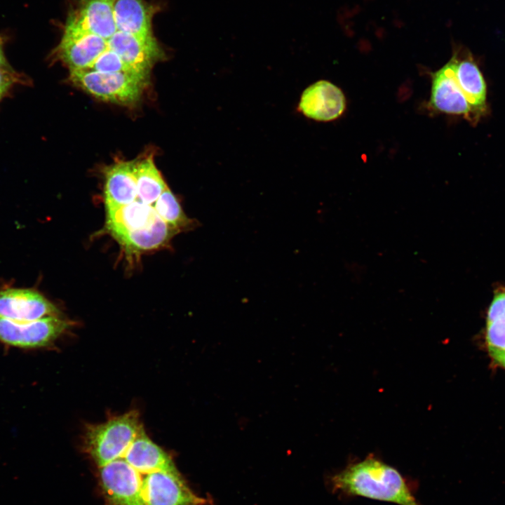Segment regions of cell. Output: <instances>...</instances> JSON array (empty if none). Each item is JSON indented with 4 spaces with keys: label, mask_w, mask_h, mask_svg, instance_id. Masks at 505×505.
<instances>
[{
    "label": "cell",
    "mask_w": 505,
    "mask_h": 505,
    "mask_svg": "<svg viewBox=\"0 0 505 505\" xmlns=\"http://www.w3.org/2000/svg\"><path fill=\"white\" fill-rule=\"evenodd\" d=\"M333 490L399 505H421L406 481L393 467L369 456L346 466L331 479Z\"/></svg>",
    "instance_id": "cell-1"
},
{
    "label": "cell",
    "mask_w": 505,
    "mask_h": 505,
    "mask_svg": "<svg viewBox=\"0 0 505 505\" xmlns=\"http://www.w3.org/2000/svg\"><path fill=\"white\" fill-rule=\"evenodd\" d=\"M142 429L139 412L129 411L104 423L88 426L84 438L86 449L101 467L123 458Z\"/></svg>",
    "instance_id": "cell-2"
},
{
    "label": "cell",
    "mask_w": 505,
    "mask_h": 505,
    "mask_svg": "<svg viewBox=\"0 0 505 505\" xmlns=\"http://www.w3.org/2000/svg\"><path fill=\"white\" fill-rule=\"evenodd\" d=\"M69 79L74 85L101 100L128 105L140 100L148 75L105 73L85 69L71 71Z\"/></svg>",
    "instance_id": "cell-3"
},
{
    "label": "cell",
    "mask_w": 505,
    "mask_h": 505,
    "mask_svg": "<svg viewBox=\"0 0 505 505\" xmlns=\"http://www.w3.org/2000/svg\"><path fill=\"white\" fill-rule=\"evenodd\" d=\"M73 325L60 316L32 321H13L0 317V342L20 349L50 346Z\"/></svg>",
    "instance_id": "cell-4"
},
{
    "label": "cell",
    "mask_w": 505,
    "mask_h": 505,
    "mask_svg": "<svg viewBox=\"0 0 505 505\" xmlns=\"http://www.w3.org/2000/svg\"><path fill=\"white\" fill-rule=\"evenodd\" d=\"M100 478L111 505H147L140 473L123 458L100 467Z\"/></svg>",
    "instance_id": "cell-5"
},
{
    "label": "cell",
    "mask_w": 505,
    "mask_h": 505,
    "mask_svg": "<svg viewBox=\"0 0 505 505\" xmlns=\"http://www.w3.org/2000/svg\"><path fill=\"white\" fill-rule=\"evenodd\" d=\"M142 493L147 505H205L206 499L196 495L177 470L155 471L142 478Z\"/></svg>",
    "instance_id": "cell-6"
},
{
    "label": "cell",
    "mask_w": 505,
    "mask_h": 505,
    "mask_svg": "<svg viewBox=\"0 0 505 505\" xmlns=\"http://www.w3.org/2000/svg\"><path fill=\"white\" fill-rule=\"evenodd\" d=\"M116 0H80L69 12L64 29L87 32L108 41L117 31Z\"/></svg>",
    "instance_id": "cell-7"
},
{
    "label": "cell",
    "mask_w": 505,
    "mask_h": 505,
    "mask_svg": "<svg viewBox=\"0 0 505 505\" xmlns=\"http://www.w3.org/2000/svg\"><path fill=\"white\" fill-rule=\"evenodd\" d=\"M50 316H60V311L39 291L11 288L0 290L1 318L24 322Z\"/></svg>",
    "instance_id": "cell-8"
},
{
    "label": "cell",
    "mask_w": 505,
    "mask_h": 505,
    "mask_svg": "<svg viewBox=\"0 0 505 505\" xmlns=\"http://www.w3.org/2000/svg\"><path fill=\"white\" fill-rule=\"evenodd\" d=\"M432 87L430 102L436 110L462 116L471 121L478 119L457 81L454 59L431 74Z\"/></svg>",
    "instance_id": "cell-9"
},
{
    "label": "cell",
    "mask_w": 505,
    "mask_h": 505,
    "mask_svg": "<svg viewBox=\"0 0 505 505\" xmlns=\"http://www.w3.org/2000/svg\"><path fill=\"white\" fill-rule=\"evenodd\" d=\"M109 48L108 41L97 35L64 29L54 55L70 72L88 69Z\"/></svg>",
    "instance_id": "cell-10"
},
{
    "label": "cell",
    "mask_w": 505,
    "mask_h": 505,
    "mask_svg": "<svg viewBox=\"0 0 505 505\" xmlns=\"http://www.w3.org/2000/svg\"><path fill=\"white\" fill-rule=\"evenodd\" d=\"M346 99L339 88L321 80L307 88L302 94L298 110L305 116L318 121H330L344 112Z\"/></svg>",
    "instance_id": "cell-11"
},
{
    "label": "cell",
    "mask_w": 505,
    "mask_h": 505,
    "mask_svg": "<svg viewBox=\"0 0 505 505\" xmlns=\"http://www.w3.org/2000/svg\"><path fill=\"white\" fill-rule=\"evenodd\" d=\"M108 45L128 65L145 74L164 57L163 50L155 37L142 39L117 30L108 40Z\"/></svg>",
    "instance_id": "cell-12"
},
{
    "label": "cell",
    "mask_w": 505,
    "mask_h": 505,
    "mask_svg": "<svg viewBox=\"0 0 505 505\" xmlns=\"http://www.w3.org/2000/svg\"><path fill=\"white\" fill-rule=\"evenodd\" d=\"M158 6L145 0H116L114 9L117 30L142 39L154 37L152 19Z\"/></svg>",
    "instance_id": "cell-13"
},
{
    "label": "cell",
    "mask_w": 505,
    "mask_h": 505,
    "mask_svg": "<svg viewBox=\"0 0 505 505\" xmlns=\"http://www.w3.org/2000/svg\"><path fill=\"white\" fill-rule=\"evenodd\" d=\"M135 168V161L117 162L105 169L106 209L118 208L137 199Z\"/></svg>",
    "instance_id": "cell-14"
},
{
    "label": "cell",
    "mask_w": 505,
    "mask_h": 505,
    "mask_svg": "<svg viewBox=\"0 0 505 505\" xmlns=\"http://www.w3.org/2000/svg\"><path fill=\"white\" fill-rule=\"evenodd\" d=\"M123 458L140 473L177 470L170 457L147 436L144 429Z\"/></svg>",
    "instance_id": "cell-15"
},
{
    "label": "cell",
    "mask_w": 505,
    "mask_h": 505,
    "mask_svg": "<svg viewBox=\"0 0 505 505\" xmlns=\"http://www.w3.org/2000/svg\"><path fill=\"white\" fill-rule=\"evenodd\" d=\"M106 210L107 229L116 240L128 232L148 226L157 217L154 206L138 199Z\"/></svg>",
    "instance_id": "cell-16"
},
{
    "label": "cell",
    "mask_w": 505,
    "mask_h": 505,
    "mask_svg": "<svg viewBox=\"0 0 505 505\" xmlns=\"http://www.w3.org/2000/svg\"><path fill=\"white\" fill-rule=\"evenodd\" d=\"M457 81L478 119L487 113V83L479 67L471 58L452 56Z\"/></svg>",
    "instance_id": "cell-17"
},
{
    "label": "cell",
    "mask_w": 505,
    "mask_h": 505,
    "mask_svg": "<svg viewBox=\"0 0 505 505\" xmlns=\"http://www.w3.org/2000/svg\"><path fill=\"white\" fill-rule=\"evenodd\" d=\"M178 233L157 215L148 226L128 232L117 241L127 252L138 253L168 245Z\"/></svg>",
    "instance_id": "cell-18"
},
{
    "label": "cell",
    "mask_w": 505,
    "mask_h": 505,
    "mask_svg": "<svg viewBox=\"0 0 505 505\" xmlns=\"http://www.w3.org/2000/svg\"><path fill=\"white\" fill-rule=\"evenodd\" d=\"M137 199L152 205L168 187L152 156L135 161Z\"/></svg>",
    "instance_id": "cell-19"
},
{
    "label": "cell",
    "mask_w": 505,
    "mask_h": 505,
    "mask_svg": "<svg viewBox=\"0 0 505 505\" xmlns=\"http://www.w3.org/2000/svg\"><path fill=\"white\" fill-rule=\"evenodd\" d=\"M154 208L158 216L178 232L193 229L199 224L185 214L178 198L168 187L155 201Z\"/></svg>",
    "instance_id": "cell-20"
},
{
    "label": "cell",
    "mask_w": 505,
    "mask_h": 505,
    "mask_svg": "<svg viewBox=\"0 0 505 505\" xmlns=\"http://www.w3.org/2000/svg\"><path fill=\"white\" fill-rule=\"evenodd\" d=\"M485 340L488 351H505V289L497 293L487 317Z\"/></svg>",
    "instance_id": "cell-21"
},
{
    "label": "cell",
    "mask_w": 505,
    "mask_h": 505,
    "mask_svg": "<svg viewBox=\"0 0 505 505\" xmlns=\"http://www.w3.org/2000/svg\"><path fill=\"white\" fill-rule=\"evenodd\" d=\"M88 69L105 73L142 74L128 65L115 52L109 48L101 54Z\"/></svg>",
    "instance_id": "cell-22"
},
{
    "label": "cell",
    "mask_w": 505,
    "mask_h": 505,
    "mask_svg": "<svg viewBox=\"0 0 505 505\" xmlns=\"http://www.w3.org/2000/svg\"><path fill=\"white\" fill-rule=\"evenodd\" d=\"M25 83H27V79L14 69H0V102L14 86Z\"/></svg>",
    "instance_id": "cell-23"
},
{
    "label": "cell",
    "mask_w": 505,
    "mask_h": 505,
    "mask_svg": "<svg viewBox=\"0 0 505 505\" xmlns=\"http://www.w3.org/2000/svg\"><path fill=\"white\" fill-rule=\"evenodd\" d=\"M0 69L13 70V68L9 64L4 49V42L0 37Z\"/></svg>",
    "instance_id": "cell-24"
},
{
    "label": "cell",
    "mask_w": 505,
    "mask_h": 505,
    "mask_svg": "<svg viewBox=\"0 0 505 505\" xmlns=\"http://www.w3.org/2000/svg\"><path fill=\"white\" fill-rule=\"evenodd\" d=\"M489 354L496 363L505 368V351L490 352Z\"/></svg>",
    "instance_id": "cell-25"
}]
</instances>
